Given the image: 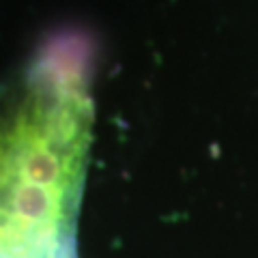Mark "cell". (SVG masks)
I'll return each mask as SVG.
<instances>
[{
    "instance_id": "cell-1",
    "label": "cell",
    "mask_w": 258,
    "mask_h": 258,
    "mask_svg": "<svg viewBox=\"0 0 258 258\" xmlns=\"http://www.w3.org/2000/svg\"><path fill=\"white\" fill-rule=\"evenodd\" d=\"M93 50L52 37L0 82V258H74L93 134Z\"/></svg>"
}]
</instances>
